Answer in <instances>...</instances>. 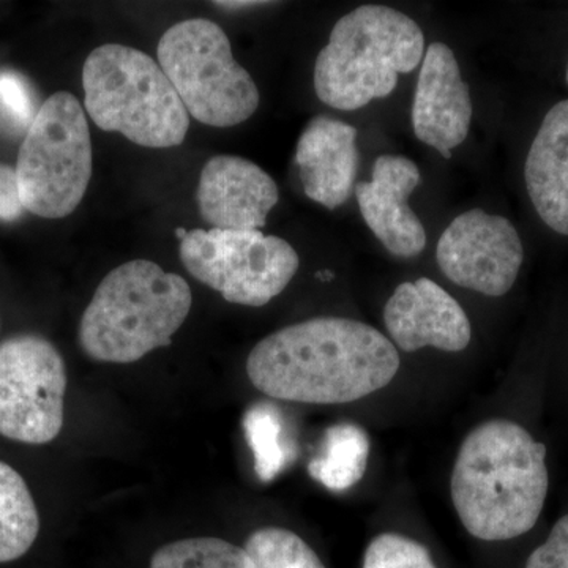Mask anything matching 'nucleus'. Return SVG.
Here are the masks:
<instances>
[{
	"mask_svg": "<svg viewBox=\"0 0 568 568\" xmlns=\"http://www.w3.org/2000/svg\"><path fill=\"white\" fill-rule=\"evenodd\" d=\"M156 58L186 112L205 125L230 129L260 106L253 78L235 61L230 39L215 22H178L163 33Z\"/></svg>",
	"mask_w": 568,
	"mask_h": 568,
	"instance_id": "423d86ee",
	"label": "nucleus"
},
{
	"mask_svg": "<svg viewBox=\"0 0 568 568\" xmlns=\"http://www.w3.org/2000/svg\"><path fill=\"white\" fill-rule=\"evenodd\" d=\"M436 257L450 282L500 297L517 282L525 250L517 227L507 219L473 209L448 224L437 244Z\"/></svg>",
	"mask_w": 568,
	"mask_h": 568,
	"instance_id": "9d476101",
	"label": "nucleus"
},
{
	"mask_svg": "<svg viewBox=\"0 0 568 568\" xmlns=\"http://www.w3.org/2000/svg\"><path fill=\"white\" fill-rule=\"evenodd\" d=\"M420 183V171L402 155H381L373 164L372 181L355 185V197L366 226L388 252L417 256L425 250L424 224L407 204Z\"/></svg>",
	"mask_w": 568,
	"mask_h": 568,
	"instance_id": "4468645a",
	"label": "nucleus"
},
{
	"mask_svg": "<svg viewBox=\"0 0 568 568\" xmlns=\"http://www.w3.org/2000/svg\"><path fill=\"white\" fill-rule=\"evenodd\" d=\"M40 532V515L24 478L0 462V564L22 558Z\"/></svg>",
	"mask_w": 568,
	"mask_h": 568,
	"instance_id": "f3484780",
	"label": "nucleus"
},
{
	"mask_svg": "<svg viewBox=\"0 0 568 568\" xmlns=\"http://www.w3.org/2000/svg\"><path fill=\"white\" fill-rule=\"evenodd\" d=\"M425 36L416 21L386 6H362L336 21L315 63L321 102L355 111L395 91L399 74L416 70Z\"/></svg>",
	"mask_w": 568,
	"mask_h": 568,
	"instance_id": "20e7f679",
	"label": "nucleus"
},
{
	"mask_svg": "<svg viewBox=\"0 0 568 568\" xmlns=\"http://www.w3.org/2000/svg\"><path fill=\"white\" fill-rule=\"evenodd\" d=\"M548 485L547 447L521 425L496 418L478 425L459 447L450 491L467 532L500 541L536 526Z\"/></svg>",
	"mask_w": 568,
	"mask_h": 568,
	"instance_id": "f03ea898",
	"label": "nucleus"
},
{
	"mask_svg": "<svg viewBox=\"0 0 568 568\" xmlns=\"http://www.w3.org/2000/svg\"><path fill=\"white\" fill-rule=\"evenodd\" d=\"M151 568H256L245 548L216 537L183 538L156 549Z\"/></svg>",
	"mask_w": 568,
	"mask_h": 568,
	"instance_id": "aec40b11",
	"label": "nucleus"
},
{
	"mask_svg": "<svg viewBox=\"0 0 568 568\" xmlns=\"http://www.w3.org/2000/svg\"><path fill=\"white\" fill-rule=\"evenodd\" d=\"M245 551L256 568H325L304 538L283 528L256 530L246 540Z\"/></svg>",
	"mask_w": 568,
	"mask_h": 568,
	"instance_id": "412c9836",
	"label": "nucleus"
},
{
	"mask_svg": "<svg viewBox=\"0 0 568 568\" xmlns=\"http://www.w3.org/2000/svg\"><path fill=\"white\" fill-rule=\"evenodd\" d=\"M67 368L58 347L39 335L0 345V436L43 446L63 428Z\"/></svg>",
	"mask_w": 568,
	"mask_h": 568,
	"instance_id": "1a4fd4ad",
	"label": "nucleus"
},
{
	"mask_svg": "<svg viewBox=\"0 0 568 568\" xmlns=\"http://www.w3.org/2000/svg\"><path fill=\"white\" fill-rule=\"evenodd\" d=\"M186 233H189V231L183 230V227H179V230L175 231V234H178L179 241H182V239L185 237Z\"/></svg>",
	"mask_w": 568,
	"mask_h": 568,
	"instance_id": "bb28decb",
	"label": "nucleus"
},
{
	"mask_svg": "<svg viewBox=\"0 0 568 568\" xmlns=\"http://www.w3.org/2000/svg\"><path fill=\"white\" fill-rule=\"evenodd\" d=\"M384 324L405 353L426 346L459 353L469 346L473 335L462 305L429 278L399 284L384 308Z\"/></svg>",
	"mask_w": 568,
	"mask_h": 568,
	"instance_id": "ddd939ff",
	"label": "nucleus"
},
{
	"mask_svg": "<svg viewBox=\"0 0 568 568\" xmlns=\"http://www.w3.org/2000/svg\"><path fill=\"white\" fill-rule=\"evenodd\" d=\"M88 114L104 132L121 133L142 148L181 145L189 112L160 63L125 44H103L82 70Z\"/></svg>",
	"mask_w": 568,
	"mask_h": 568,
	"instance_id": "39448f33",
	"label": "nucleus"
},
{
	"mask_svg": "<svg viewBox=\"0 0 568 568\" xmlns=\"http://www.w3.org/2000/svg\"><path fill=\"white\" fill-rule=\"evenodd\" d=\"M362 568H437L428 549L399 534H381L366 548Z\"/></svg>",
	"mask_w": 568,
	"mask_h": 568,
	"instance_id": "5701e85b",
	"label": "nucleus"
},
{
	"mask_svg": "<svg viewBox=\"0 0 568 568\" xmlns=\"http://www.w3.org/2000/svg\"><path fill=\"white\" fill-rule=\"evenodd\" d=\"M473 119L469 88L454 51L432 43L425 52L413 104L414 133L426 145L450 159L466 140Z\"/></svg>",
	"mask_w": 568,
	"mask_h": 568,
	"instance_id": "f8f14e48",
	"label": "nucleus"
},
{
	"mask_svg": "<svg viewBox=\"0 0 568 568\" xmlns=\"http://www.w3.org/2000/svg\"><path fill=\"white\" fill-rule=\"evenodd\" d=\"M368 455V436L361 426H332L325 433L320 457L310 463V476L332 491H345L364 477Z\"/></svg>",
	"mask_w": 568,
	"mask_h": 568,
	"instance_id": "a211bd4d",
	"label": "nucleus"
},
{
	"mask_svg": "<svg viewBox=\"0 0 568 568\" xmlns=\"http://www.w3.org/2000/svg\"><path fill=\"white\" fill-rule=\"evenodd\" d=\"M357 130L338 119L317 115L297 142L295 163L304 192L324 207H339L354 192L358 170Z\"/></svg>",
	"mask_w": 568,
	"mask_h": 568,
	"instance_id": "2eb2a0df",
	"label": "nucleus"
},
{
	"mask_svg": "<svg viewBox=\"0 0 568 568\" xmlns=\"http://www.w3.org/2000/svg\"><path fill=\"white\" fill-rule=\"evenodd\" d=\"M24 211L17 170L0 163V222H14Z\"/></svg>",
	"mask_w": 568,
	"mask_h": 568,
	"instance_id": "393cba45",
	"label": "nucleus"
},
{
	"mask_svg": "<svg viewBox=\"0 0 568 568\" xmlns=\"http://www.w3.org/2000/svg\"><path fill=\"white\" fill-rule=\"evenodd\" d=\"M181 275L148 260L119 265L104 276L80 324L82 351L97 362L133 364L166 347L192 310Z\"/></svg>",
	"mask_w": 568,
	"mask_h": 568,
	"instance_id": "7ed1b4c3",
	"label": "nucleus"
},
{
	"mask_svg": "<svg viewBox=\"0 0 568 568\" xmlns=\"http://www.w3.org/2000/svg\"><path fill=\"white\" fill-rule=\"evenodd\" d=\"M40 106L31 82L13 70H0V125L14 134L28 133Z\"/></svg>",
	"mask_w": 568,
	"mask_h": 568,
	"instance_id": "4be33fe9",
	"label": "nucleus"
},
{
	"mask_svg": "<svg viewBox=\"0 0 568 568\" xmlns=\"http://www.w3.org/2000/svg\"><path fill=\"white\" fill-rule=\"evenodd\" d=\"M399 369L394 343L372 325L315 317L265 336L246 361L257 390L283 402L339 405L375 394Z\"/></svg>",
	"mask_w": 568,
	"mask_h": 568,
	"instance_id": "f257e3e1",
	"label": "nucleus"
},
{
	"mask_svg": "<svg viewBox=\"0 0 568 568\" xmlns=\"http://www.w3.org/2000/svg\"><path fill=\"white\" fill-rule=\"evenodd\" d=\"M14 170L26 211L51 220L77 211L92 175L91 132L77 97L55 92L41 104Z\"/></svg>",
	"mask_w": 568,
	"mask_h": 568,
	"instance_id": "0eeeda50",
	"label": "nucleus"
},
{
	"mask_svg": "<svg viewBox=\"0 0 568 568\" xmlns=\"http://www.w3.org/2000/svg\"><path fill=\"white\" fill-rule=\"evenodd\" d=\"M278 200L274 179L242 156H213L201 171L197 207L212 230L260 231Z\"/></svg>",
	"mask_w": 568,
	"mask_h": 568,
	"instance_id": "9b49d317",
	"label": "nucleus"
},
{
	"mask_svg": "<svg viewBox=\"0 0 568 568\" xmlns=\"http://www.w3.org/2000/svg\"><path fill=\"white\" fill-rule=\"evenodd\" d=\"M244 426L257 476L264 481L272 480L294 458V447L286 436L280 410L267 403L253 406L245 416Z\"/></svg>",
	"mask_w": 568,
	"mask_h": 568,
	"instance_id": "6ab92c4d",
	"label": "nucleus"
},
{
	"mask_svg": "<svg viewBox=\"0 0 568 568\" xmlns=\"http://www.w3.org/2000/svg\"><path fill=\"white\" fill-rule=\"evenodd\" d=\"M567 82H568V63H567Z\"/></svg>",
	"mask_w": 568,
	"mask_h": 568,
	"instance_id": "cd10ccee",
	"label": "nucleus"
},
{
	"mask_svg": "<svg viewBox=\"0 0 568 568\" xmlns=\"http://www.w3.org/2000/svg\"><path fill=\"white\" fill-rule=\"evenodd\" d=\"M526 568H568V515L556 523L548 540L529 556Z\"/></svg>",
	"mask_w": 568,
	"mask_h": 568,
	"instance_id": "b1692460",
	"label": "nucleus"
},
{
	"mask_svg": "<svg viewBox=\"0 0 568 568\" xmlns=\"http://www.w3.org/2000/svg\"><path fill=\"white\" fill-rule=\"evenodd\" d=\"M525 181L541 222L568 235V100L545 115L526 159Z\"/></svg>",
	"mask_w": 568,
	"mask_h": 568,
	"instance_id": "dca6fc26",
	"label": "nucleus"
},
{
	"mask_svg": "<svg viewBox=\"0 0 568 568\" xmlns=\"http://www.w3.org/2000/svg\"><path fill=\"white\" fill-rule=\"evenodd\" d=\"M183 267L230 304L264 306L297 274L293 245L261 231L193 230L181 241Z\"/></svg>",
	"mask_w": 568,
	"mask_h": 568,
	"instance_id": "6e6552de",
	"label": "nucleus"
},
{
	"mask_svg": "<svg viewBox=\"0 0 568 568\" xmlns=\"http://www.w3.org/2000/svg\"><path fill=\"white\" fill-rule=\"evenodd\" d=\"M215 6L226 10H244L253 9V7L257 6H265V2H215Z\"/></svg>",
	"mask_w": 568,
	"mask_h": 568,
	"instance_id": "a878e982",
	"label": "nucleus"
}]
</instances>
